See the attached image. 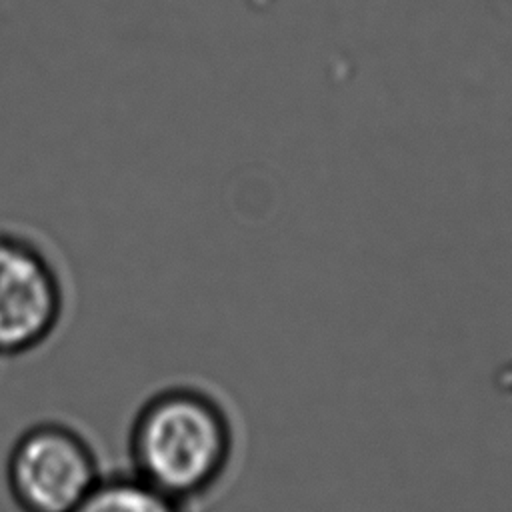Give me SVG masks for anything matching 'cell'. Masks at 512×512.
<instances>
[{"label":"cell","instance_id":"cell-1","mask_svg":"<svg viewBox=\"0 0 512 512\" xmlns=\"http://www.w3.org/2000/svg\"><path fill=\"white\" fill-rule=\"evenodd\" d=\"M242 430L232 404L202 382H168L136 408L128 434V470L196 506L234 476Z\"/></svg>","mask_w":512,"mask_h":512},{"label":"cell","instance_id":"cell-2","mask_svg":"<svg viewBox=\"0 0 512 512\" xmlns=\"http://www.w3.org/2000/svg\"><path fill=\"white\" fill-rule=\"evenodd\" d=\"M104 472L90 436L60 418L26 426L4 462L6 490L20 512H72Z\"/></svg>","mask_w":512,"mask_h":512},{"label":"cell","instance_id":"cell-3","mask_svg":"<svg viewBox=\"0 0 512 512\" xmlns=\"http://www.w3.org/2000/svg\"><path fill=\"white\" fill-rule=\"evenodd\" d=\"M70 290L42 240L0 228V358L44 348L62 328Z\"/></svg>","mask_w":512,"mask_h":512},{"label":"cell","instance_id":"cell-4","mask_svg":"<svg viewBox=\"0 0 512 512\" xmlns=\"http://www.w3.org/2000/svg\"><path fill=\"white\" fill-rule=\"evenodd\" d=\"M72 512H192L132 470L104 472Z\"/></svg>","mask_w":512,"mask_h":512}]
</instances>
